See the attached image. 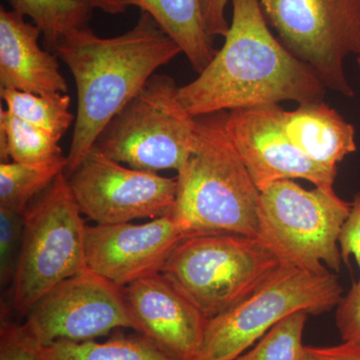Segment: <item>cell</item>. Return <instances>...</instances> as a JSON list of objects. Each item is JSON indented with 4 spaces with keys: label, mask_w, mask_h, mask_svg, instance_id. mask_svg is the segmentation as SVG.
I'll return each mask as SVG.
<instances>
[{
    "label": "cell",
    "mask_w": 360,
    "mask_h": 360,
    "mask_svg": "<svg viewBox=\"0 0 360 360\" xmlns=\"http://www.w3.org/2000/svg\"><path fill=\"white\" fill-rule=\"evenodd\" d=\"M224 44L179 101L193 117L295 101H323L326 87L270 32L259 0H231Z\"/></svg>",
    "instance_id": "cell-1"
},
{
    "label": "cell",
    "mask_w": 360,
    "mask_h": 360,
    "mask_svg": "<svg viewBox=\"0 0 360 360\" xmlns=\"http://www.w3.org/2000/svg\"><path fill=\"white\" fill-rule=\"evenodd\" d=\"M52 51L70 68L77 90L66 175L82 165L106 125L156 70L182 53L144 11L134 27L117 37H98L89 26L66 35Z\"/></svg>",
    "instance_id": "cell-2"
},
{
    "label": "cell",
    "mask_w": 360,
    "mask_h": 360,
    "mask_svg": "<svg viewBox=\"0 0 360 360\" xmlns=\"http://www.w3.org/2000/svg\"><path fill=\"white\" fill-rule=\"evenodd\" d=\"M225 113L198 117L195 148L177 172L172 219L187 236L257 238L260 191L229 139Z\"/></svg>",
    "instance_id": "cell-3"
},
{
    "label": "cell",
    "mask_w": 360,
    "mask_h": 360,
    "mask_svg": "<svg viewBox=\"0 0 360 360\" xmlns=\"http://www.w3.org/2000/svg\"><path fill=\"white\" fill-rule=\"evenodd\" d=\"M350 208L335 191L279 180L260 191L257 238L281 266L319 276L338 272V238Z\"/></svg>",
    "instance_id": "cell-4"
},
{
    "label": "cell",
    "mask_w": 360,
    "mask_h": 360,
    "mask_svg": "<svg viewBox=\"0 0 360 360\" xmlns=\"http://www.w3.org/2000/svg\"><path fill=\"white\" fill-rule=\"evenodd\" d=\"M281 266L257 238L210 233L182 239L161 274L210 319L245 300Z\"/></svg>",
    "instance_id": "cell-5"
},
{
    "label": "cell",
    "mask_w": 360,
    "mask_h": 360,
    "mask_svg": "<svg viewBox=\"0 0 360 360\" xmlns=\"http://www.w3.org/2000/svg\"><path fill=\"white\" fill-rule=\"evenodd\" d=\"M82 215L65 172L28 206L13 283V305L18 314H27L52 288L89 269Z\"/></svg>",
    "instance_id": "cell-6"
},
{
    "label": "cell",
    "mask_w": 360,
    "mask_h": 360,
    "mask_svg": "<svg viewBox=\"0 0 360 360\" xmlns=\"http://www.w3.org/2000/svg\"><path fill=\"white\" fill-rule=\"evenodd\" d=\"M172 77L155 75L106 125L94 148L146 172H179L193 155L198 118L182 108Z\"/></svg>",
    "instance_id": "cell-7"
},
{
    "label": "cell",
    "mask_w": 360,
    "mask_h": 360,
    "mask_svg": "<svg viewBox=\"0 0 360 360\" xmlns=\"http://www.w3.org/2000/svg\"><path fill=\"white\" fill-rule=\"evenodd\" d=\"M343 290L335 274L281 266L257 290L208 319L198 360H234L276 324L297 311L321 314L338 307Z\"/></svg>",
    "instance_id": "cell-8"
},
{
    "label": "cell",
    "mask_w": 360,
    "mask_h": 360,
    "mask_svg": "<svg viewBox=\"0 0 360 360\" xmlns=\"http://www.w3.org/2000/svg\"><path fill=\"white\" fill-rule=\"evenodd\" d=\"M281 41L326 89L352 97L345 60L360 56V0H259Z\"/></svg>",
    "instance_id": "cell-9"
},
{
    "label": "cell",
    "mask_w": 360,
    "mask_h": 360,
    "mask_svg": "<svg viewBox=\"0 0 360 360\" xmlns=\"http://www.w3.org/2000/svg\"><path fill=\"white\" fill-rule=\"evenodd\" d=\"M25 316L22 324L11 326L28 347L94 340L117 328L134 330L122 288L89 269L52 288Z\"/></svg>",
    "instance_id": "cell-10"
},
{
    "label": "cell",
    "mask_w": 360,
    "mask_h": 360,
    "mask_svg": "<svg viewBox=\"0 0 360 360\" xmlns=\"http://www.w3.org/2000/svg\"><path fill=\"white\" fill-rule=\"evenodd\" d=\"M78 207L96 224H118L172 214L177 179L135 169L94 148L66 175Z\"/></svg>",
    "instance_id": "cell-11"
},
{
    "label": "cell",
    "mask_w": 360,
    "mask_h": 360,
    "mask_svg": "<svg viewBox=\"0 0 360 360\" xmlns=\"http://www.w3.org/2000/svg\"><path fill=\"white\" fill-rule=\"evenodd\" d=\"M279 104L225 113L224 127L259 191L284 179H304L335 191L338 169L314 162L288 139Z\"/></svg>",
    "instance_id": "cell-12"
},
{
    "label": "cell",
    "mask_w": 360,
    "mask_h": 360,
    "mask_svg": "<svg viewBox=\"0 0 360 360\" xmlns=\"http://www.w3.org/2000/svg\"><path fill=\"white\" fill-rule=\"evenodd\" d=\"M184 238L172 214L141 224L86 225L87 267L122 288L160 274L170 253Z\"/></svg>",
    "instance_id": "cell-13"
},
{
    "label": "cell",
    "mask_w": 360,
    "mask_h": 360,
    "mask_svg": "<svg viewBox=\"0 0 360 360\" xmlns=\"http://www.w3.org/2000/svg\"><path fill=\"white\" fill-rule=\"evenodd\" d=\"M134 330L174 360H198L208 319L160 274L122 288Z\"/></svg>",
    "instance_id": "cell-14"
},
{
    "label": "cell",
    "mask_w": 360,
    "mask_h": 360,
    "mask_svg": "<svg viewBox=\"0 0 360 360\" xmlns=\"http://www.w3.org/2000/svg\"><path fill=\"white\" fill-rule=\"evenodd\" d=\"M41 32L25 16L0 7V89L68 94L58 56L39 44Z\"/></svg>",
    "instance_id": "cell-15"
},
{
    "label": "cell",
    "mask_w": 360,
    "mask_h": 360,
    "mask_svg": "<svg viewBox=\"0 0 360 360\" xmlns=\"http://www.w3.org/2000/svg\"><path fill=\"white\" fill-rule=\"evenodd\" d=\"M283 122L288 139L323 167L338 169V163L356 151L354 125L324 101L284 110Z\"/></svg>",
    "instance_id": "cell-16"
},
{
    "label": "cell",
    "mask_w": 360,
    "mask_h": 360,
    "mask_svg": "<svg viewBox=\"0 0 360 360\" xmlns=\"http://www.w3.org/2000/svg\"><path fill=\"white\" fill-rule=\"evenodd\" d=\"M148 13L179 45L194 70L200 73L217 54L206 32L201 0H120Z\"/></svg>",
    "instance_id": "cell-17"
},
{
    "label": "cell",
    "mask_w": 360,
    "mask_h": 360,
    "mask_svg": "<svg viewBox=\"0 0 360 360\" xmlns=\"http://www.w3.org/2000/svg\"><path fill=\"white\" fill-rule=\"evenodd\" d=\"M28 348L40 360H174L141 335H116L103 342L59 340Z\"/></svg>",
    "instance_id": "cell-18"
},
{
    "label": "cell",
    "mask_w": 360,
    "mask_h": 360,
    "mask_svg": "<svg viewBox=\"0 0 360 360\" xmlns=\"http://www.w3.org/2000/svg\"><path fill=\"white\" fill-rule=\"evenodd\" d=\"M68 158L44 163L6 161L0 165V208L25 214L28 206L58 175L65 172Z\"/></svg>",
    "instance_id": "cell-19"
},
{
    "label": "cell",
    "mask_w": 360,
    "mask_h": 360,
    "mask_svg": "<svg viewBox=\"0 0 360 360\" xmlns=\"http://www.w3.org/2000/svg\"><path fill=\"white\" fill-rule=\"evenodd\" d=\"M13 11L30 18L53 49L70 33L89 27L94 7L89 0H9Z\"/></svg>",
    "instance_id": "cell-20"
},
{
    "label": "cell",
    "mask_w": 360,
    "mask_h": 360,
    "mask_svg": "<svg viewBox=\"0 0 360 360\" xmlns=\"http://www.w3.org/2000/svg\"><path fill=\"white\" fill-rule=\"evenodd\" d=\"M58 137L46 130L0 110V158L1 162L44 163L63 158Z\"/></svg>",
    "instance_id": "cell-21"
},
{
    "label": "cell",
    "mask_w": 360,
    "mask_h": 360,
    "mask_svg": "<svg viewBox=\"0 0 360 360\" xmlns=\"http://www.w3.org/2000/svg\"><path fill=\"white\" fill-rule=\"evenodd\" d=\"M0 96L9 112L61 139L73 122L70 96L68 94H35L0 89Z\"/></svg>",
    "instance_id": "cell-22"
},
{
    "label": "cell",
    "mask_w": 360,
    "mask_h": 360,
    "mask_svg": "<svg viewBox=\"0 0 360 360\" xmlns=\"http://www.w3.org/2000/svg\"><path fill=\"white\" fill-rule=\"evenodd\" d=\"M309 314L297 311L279 321L252 349L234 360H303V331Z\"/></svg>",
    "instance_id": "cell-23"
},
{
    "label": "cell",
    "mask_w": 360,
    "mask_h": 360,
    "mask_svg": "<svg viewBox=\"0 0 360 360\" xmlns=\"http://www.w3.org/2000/svg\"><path fill=\"white\" fill-rule=\"evenodd\" d=\"M25 217L0 208V281L1 285L13 283L22 245Z\"/></svg>",
    "instance_id": "cell-24"
},
{
    "label": "cell",
    "mask_w": 360,
    "mask_h": 360,
    "mask_svg": "<svg viewBox=\"0 0 360 360\" xmlns=\"http://www.w3.org/2000/svg\"><path fill=\"white\" fill-rule=\"evenodd\" d=\"M335 321L343 341L360 345V279L341 298Z\"/></svg>",
    "instance_id": "cell-25"
},
{
    "label": "cell",
    "mask_w": 360,
    "mask_h": 360,
    "mask_svg": "<svg viewBox=\"0 0 360 360\" xmlns=\"http://www.w3.org/2000/svg\"><path fill=\"white\" fill-rule=\"evenodd\" d=\"M338 245L342 262L349 265L350 255H354L360 269V191L355 194L349 214L342 225Z\"/></svg>",
    "instance_id": "cell-26"
},
{
    "label": "cell",
    "mask_w": 360,
    "mask_h": 360,
    "mask_svg": "<svg viewBox=\"0 0 360 360\" xmlns=\"http://www.w3.org/2000/svg\"><path fill=\"white\" fill-rule=\"evenodd\" d=\"M229 1L231 0H201L206 32L213 39L217 37H225L229 32L225 11Z\"/></svg>",
    "instance_id": "cell-27"
},
{
    "label": "cell",
    "mask_w": 360,
    "mask_h": 360,
    "mask_svg": "<svg viewBox=\"0 0 360 360\" xmlns=\"http://www.w3.org/2000/svg\"><path fill=\"white\" fill-rule=\"evenodd\" d=\"M303 360H360V345L343 341L335 347H305Z\"/></svg>",
    "instance_id": "cell-28"
},
{
    "label": "cell",
    "mask_w": 360,
    "mask_h": 360,
    "mask_svg": "<svg viewBox=\"0 0 360 360\" xmlns=\"http://www.w3.org/2000/svg\"><path fill=\"white\" fill-rule=\"evenodd\" d=\"M0 360H40L14 335L11 326H2Z\"/></svg>",
    "instance_id": "cell-29"
},
{
    "label": "cell",
    "mask_w": 360,
    "mask_h": 360,
    "mask_svg": "<svg viewBox=\"0 0 360 360\" xmlns=\"http://www.w3.org/2000/svg\"><path fill=\"white\" fill-rule=\"evenodd\" d=\"M89 1L94 9H98L111 15H117L127 11V7L123 6L120 0H89Z\"/></svg>",
    "instance_id": "cell-30"
},
{
    "label": "cell",
    "mask_w": 360,
    "mask_h": 360,
    "mask_svg": "<svg viewBox=\"0 0 360 360\" xmlns=\"http://www.w3.org/2000/svg\"><path fill=\"white\" fill-rule=\"evenodd\" d=\"M357 63H359V68H360V56H357Z\"/></svg>",
    "instance_id": "cell-31"
}]
</instances>
